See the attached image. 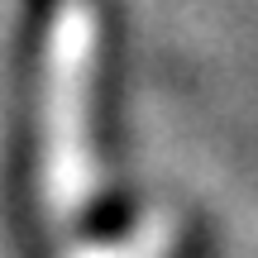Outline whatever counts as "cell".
<instances>
[{
    "instance_id": "1",
    "label": "cell",
    "mask_w": 258,
    "mask_h": 258,
    "mask_svg": "<svg viewBox=\"0 0 258 258\" xmlns=\"http://www.w3.org/2000/svg\"><path fill=\"white\" fill-rule=\"evenodd\" d=\"M57 10L62 0H19L10 34V77H5V148H0V206L10 244L43 253V96L53 57Z\"/></svg>"
},
{
    "instance_id": "2",
    "label": "cell",
    "mask_w": 258,
    "mask_h": 258,
    "mask_svg": "<svg viewBox=\"0 0 258 258\" xmlns=\"http://www.w3.org/2000/svg\"><path fill=\"white\" fill-rule=\"evenodd\" d=\"M86 139L110 177L129 163V43L120 0H91V77H86Z\"/></svg>"
},
{
    "instance_id": "3",
    "label": "cell",
    "mask_w": 258,
    "mask_h": 258,
    "mask_svg": "<svg viewBox=\"0 0 258 258\" xmlns=\"http://www.w3.org/2000/svg\"><path fill=\"white\" fill-rule=\"evenodd\" d=\"M129 225H134V191L115 177V182H105V191L86 201L82 234L86 239H120V234H129Z\"/></svg>"
}]
</instances>
